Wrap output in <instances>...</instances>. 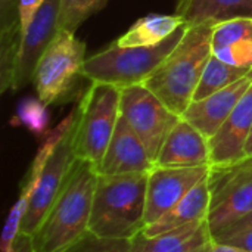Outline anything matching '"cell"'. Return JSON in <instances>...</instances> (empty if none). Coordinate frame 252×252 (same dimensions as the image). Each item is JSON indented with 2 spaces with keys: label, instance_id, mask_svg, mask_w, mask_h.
Returning <instances> with one entry per match:
<instances>
[{
  "label": "cell",
  "instance_id": "cell-25",
  "mask_svg": "<svg viewBox=\"0 0 252 252\" xmlns=\"http://www.w3.org/2000/svg\"><path fill=\"white\" fill-rule=\"evenodd\" d=\"M213 55L226 63L241 68H252V38L235 41L226 47L214 50Z\"/></svg>",
  "mask_w": 252,
  "mask_h": 252
},
{
  "label": "cell",
  "instance_id": "cell-1",
  "mask_svg": "<svg viewBox=\"0 0 252 252\" xmlns=\"http://www.w3.org/2000/svg\"><path fill=\"white\" fill-rule=\"evenodd\" d=\"M97 171L92 162L77 159L62 190L32 236L37 252H65L89 232Z\"/></svg>",
  "mask_w": 252,
  "mask_h": 252
},
{
  "label": "cell",
  "instance_id": "cell-14",
  "mask_svg": "<svg viewBox=\"0 0 252 252\" xmlns=\"http://www.w3.org/2000/svg\"><path fill=\"white\" fill-rule=\"evenodd\" d=\"M252 86V69L241 80L220 89L208 97L192 102L182 118L199 130L208 140L219 131Z\"/></svg>",
  "mask_w": 252,
  "mask_h": 252
},
{
  "label": "cell",
  "instance_id": "cell-15",
  "mask_svg": "<svg viewBox=\"0 0 252 252\" xmlns=\"http://www.w3.org/2000/svg\"><path fill=\"white\" fill-rule=\"evenodd\" d=\"M155 167H211L210 140L190 123L180 118L167 136L155 159Z\"/></svg>",
  "mask_w": 252,
  "mask_h": 252
},
{
  "label": "cell",
  "instance_id": "cell-17",
  "mask_svg": "<svg viewBox=\"0 0 252 252\" xmlns=\"http://www.w3.org/2000/svg\"><path fill=\"white\" fill-rule=\"evenodd\" d=\"M210 185L208 177L198 183L183 199H180L173 208H170L157 221L148 224L143 229L146 238H155L170 230L183 227L186 224L205 220L210 211Z\"/></svg>",
  "mask_w": 252,
  "mask_h": 252
},
{
  "label": "cell",
  "instance_id": "cell-27",
  "mask_svg": "<svg viewBox=\"0 0 252 252\" xmlns=\"http://www.w3.org/2000/svg\"><path fill=\"white\" fill-rule=\"evenodd\" d=\"M214 239L219 242L241 247L244 250H248V251L252 252V227L242 229L238 232H232V233H223V235L216 236Z\"/></svg>",
  "mask_w": 252,
  "mask_h": 252
},
{
  "label": "cell",
  "instance_id": "cell-18",
  "mask_svg": "<svg viewBox=\"0 0 252 252\" xmlns=\"http://www.w3.org/2000/svg\"><path fill=\"white\" fill-rule=\"evenodd\" d=\"M177 15L188 25L219 24L233 18H252V0H182Z\"/></svg>",
  "mask_w": 252,
  "mask_h": 252
},
{
  "label": "cell",
  "instance_id": "cell-26",
  "mask_svg": "<svg viewBox=\"0 0 252 252\" xmlns=\"http://www.w3.org/2000/svg\"><path fill=\"white\" fill-rule=\"evenodd\" d=\"M46 0H18V18H19V27L21 34L27 30L35 13L40 10ZM22 37V35H21Z\"/></svg>",
  "mask_w": 252,
  "mask_h": 252
},
{
  "label": "cell",
  "instance_id": "cell-7",
  "mask_svg": "<svg viewBox=\"0 0 252 252\" xmlns=\"http://www.w3.org/2000/svg\"><path fill=\"white\" fill-rule=\"evenodd\" d=\"M86 44L74 32L58 30L55 38L43 52L32 83L38 99L47 106L66 97L78 78H83Z\"/></svg>",
  "mask_w": 252,
  "mask_h": 252
},
{
  "label": "cell",
  "instance_id": "cell-11",
  "mask_svg": "<svg viewBox=\"0 0 252 252\" xmlns=\"http://www.w3.org/2000/svg\"><path fill=\"white\" fill-rule=\"evenodd\" d=\"M59 7L61 0H46L22 32L12 90H18L32 81L35 66L43 52L58 32Z\"/></svg>",
  "mask_w": 252,
  "mask_h": 252
},
{
  "label": "cell",
  "instance_id": "cell-22",
  "mask_svg": "<svg viewBox=\"0 0 252 252\" xmlns=\"http://www.w3.org/2000/svg\"><path fill=\"white\" fill-rule=\"evenodd\" d=\"M252 38V18H233L214 25L213 52L235 41Z\"/></svg>",
  "mask_w": 252,
  "mask_h": 252
},
{
  "label": "cell",
  "instance_id": "cell-16",
  "mask_svg": "<svg viewBox=\"0 0 252 252\" xmlns=\"http://www.w3.org/2000/svg\"><path fill=\"white\" fill-rule=\"evenodd\" d=\"M213 239L205 219L155 238H146L140 232L131 239V252H207Z\"/></svg>",
  "mask_w": 252,
  "mask_h": 252
},
{
  "label": "cell",
  "instance_id": "cell-20",
  "mask_svg": "<svg viewBox=\"0 0 252 252\" xmlns=\"http://www.w3.org/2000/svg\"><path fill=\"white\" fill-rule=\"evenodd\" d=\"M251 69L252 68H241V66L226 63L213 55L210 58V61L204 69V74L201 77V81L195 90L193 102L202 100V99L208 97L210 94L219 92L220 89L241 80Z\"/></svg>",
  "mask_w": 252,
  "mask_h": 252
},
{
  "label": "cell",
  "instance_id": "cell-10",
  "mask_svg": "<svg viewBox=\"0 0 252 252\" xmlns=\"http://www.w3.org/2000/svg\"><path fill=\"white\" fill-rule=\"evenodd\" d=\"M211 167L167 168L154 167L148 174L146 226L157 221L198 183L208 177Z\"/></svg>",
  "mask_w": 252,
  "mask_h": 252
},
{
  "label": "cell",
  "instance_id": "cell-31",
  "mask_svg": "<svg viewBox=\"0 0 252 252\" xmlns=\"http://www.w3.org/2000/svg\"><path fill=\"white\" fill-rule=\"evenodd\" d=\"M245 155H247V157H252V130H251V134H250V137H248V142H247Z\"/></svg>",
  "mask_w": 252,
  "mask_h": 252
},
{
  "label": "cell",
  "instance_id": "cell-13",
  "mask_svg": "<svg viewBox=\"0 0 252 252\" xmlns=\"http://www.w3.org/2000/svg\"><path fill=\"white\" fill-rule=\"evenodd\" d=\"M155 167L145 145L128 123L120 117L109 146L96 167L99 176H123L149 173Z\"/></svg>",
  "mask_w": 252,
  "mask_h": 252
},
{
  "label": "cell",
  "instance_id": "cell-5",
  "mask_svg": "<svg viewBox=\"0 0 252 252\" xmlns=\"http://www.w3.org/2000/svg\"><path fill=\"white\" fill-rule=\"evenodd\" d=\"M121 89L108 83H92L80 97L72 128V149L77 159L97 167L109 146L121 117Z\"/></svg>",
  "mask_w": 252,
  "mask_h": 252
},
{
  "label": "cell",
  "instance_id": "cell-6",
  "mask_svg": "<svg viewBox=\"0 0 252 252\" xmlns=\"http://www.w3.org/2000/svg\"><path fill=\"white\" fill-rule=\"evenodd\" d=\"M189 25H182L167 40L149 47H118L108 49L86 58L83 77L92 83H108L120 89L142 84L168 58L185 37Z\"/></svg>",
  "mask_w": 252,
  "mask_h": 252
},
{
  "label": "cell",
  "instance_id": "cell-28",
  "mask_svg": "<svg viewBox=\"0 0 252 252\" xmlns=\"http://www.w3.org/2000/svg\"><path fill=\"white\" fill-rule=\"evenodd\" d=\"M9 252H37L34 247V239L30 235L25 233H19L18 238L15 239L12 250Z\"/></svg>",
  "mask_w": 252,
  "mask_h": 252
},
{
  "label": "cell",
  "instance_id": "cell-30",
  "mask_svg": "<svg viewBox=\"0 0 252 252\" xmlns=\"http://www.w3.org/2000/svg\"><path fill=\"white\" fill-rule=\"evenodd\" d=\"M248 227H252V213H250L248 216H245L244 219H241L239 221H236L235 224H232L229 229H226L224 232H221L220 235L223 233H232V232H238V230H242V229H248ZM219 236V235H217ZM216 238V236H214Z\"/></svg>",
  "mask_w": 252,
  "mask_h": 252
},
{
  "label": "cell",
  "instance_id": "cell-12",
  "mask_svg": "<svg viewBox=\"0 0 252 252\" xmlns=\"http://www.w3.org/2000/svg\"><path fill=\"white\" fill-rule=\"evenodd\" d=\"M252 130V86L210 139L211 167H223L247 158L245 148Z\"/></svg>",
  "mask_w": 252,
  "mask_h": 252
},
{
  "label": "cell",
  "instance_id": "cell-9",
  "mask_svg": "<svg viewBox=\"0 0 252 252\" xmlns=\"http://www.w3.org/2000/svg\"><path fill=\"white\" fill-rule=\"evenodd\" d=\"M120 112L139 136L155 164L167 136L182 117L174 114L143 84L121 89Z\"/></svg>",
  "mask_w": 252,
  "mask_h": 252
},
{
  "label": "cell",
  "instance_id": "cell-2",
  "mask_svg": "<svg viewBox=\"0 0 252 252\" xmlns=\"http://www.w3.org/2000/svg\"><path fill=\"white\" fill-rule=\"evenodd\" d=\"M214 25H189L179 46L142 83L179 117L193 102L195 90L213 56Z\"/></svg>",
  "mask_w": 252,
  "mask_h": 252
},
{
  "label": "cell",
  "instance_id": "cell-29",
  "mask_svg": "<svg viewBox=\"0 0 252 252\" xmlns=\"http://www.w3.org/2000/svg\"><path fill=\"white\" fill-rule=\"evenodd\" d=\"M207 252H251L248 250H244L241 247H236V245H230V244H224V242H219L216 239L211 241L210 247H208V251Z\"/></svg>",
  "mask_w": 252,
  "mask_h": 252
},
{
  "label": "cell",
  "instance_id": "cell-19",
  "mask_svg": "<svg viewBox=\"0 0 252 252\" xmlns=\"http://www.w3.org/2000/svg\"><path fill=\"white\" fill-rule=\"evenodd\" d=\"M186 21L180 15L152 13L137 19L112 44L118 47H149L162 43L176 32Z\"/></svg>",
  "mask_w": 252,
  "mask_h": 252
},
{
  "label": "cell",
  "instance_id": "cell-23",
  "mask_svg": "<svg viewBox=\"0 0 252 252\" xmlns=\"http://www.w3.org/2000/svg\"><path fill=\"white\" fill-rule=\"evenodd\" d=\"M18 120L25 126L31 133L41 136L47 133L49 126V112L47 105L40 99L27 97L19 102L18 106Z\"/></svg>",
  "mask_w": 252,
  "mask_h": 252
},
{
  "label": "cell",
  "instance_id": "cell-3",
  "mask_svg": "<svg viewBox=\"0 0 252 252\" xmlns=\"http://www.w3.org/2000/svg\"><path fill=\"white\" fill-rule=\"evenodd\" d=\"M148 174L99 176L89 232L99 238L130 241L143 232Z\"/></svg>",
  "mask_w": 252,
  "mask_h": 252
},
{
  "label": "cell",
  "instance_id": "cell-21",
  "mask_svg": "<svg viewBox=\"0 0 252 252\" xmlns=\"http://www.w3.org/2000/svg\"><path fill=\"white\" fill-rule=\"evenodd\" d=\"M108 0H61L58 30L75 32L92 15L99 12Z\"/></svg>",
  "mask_w": 252,
  "mask_h": 252
},
{
  "label": "cell",
  "instance_id": "cell-8",
  "mask_svg": "<svg viewBox=\"0 0 252 252\" xmlns=\"http://www.w3.org/2000/svg\"><path fill=\"white\" fill-rule=\"evenodd\" d=\"M208 185L211 199L207 221L214 238L252 213V157L211 167Z\"/></svg>",
  "mask_w": 252,
  "mask_h": 252
},
{
  "label": "cell",
  "instance_id": "cell-24",
  "mask_svg": "<svg viewBox=\"0 0 252 252\" xmlns=\"http://www.w3.org/2000/svg\"><path fill=\"white\" fill-rule=\"evenodd\" d=\"M65 252H131V241L99 238L87 232Z\"/></svg>",
  "mask_w": 252,
  "mask_h": 252
},
{
  "label": "cell",
  "instance_id": "cell-4",
  "mask_svg": "<svg viewBox=\"0 0 252 252\" xmlns=\"http://www.w3.org/2000/svg\"><path fill=\"white\" fill-rule=\"evenodd\" d=\"M74 123L75 112L72 111L59 126L46 134V139L38 148L28 171L35 176V188L22 220L21 233L30 236L35 235L66 182L75 161L72 149Z\"/></svg>",
  "mask_w": 252,
  "mask_h": 252
}]
</instances>
